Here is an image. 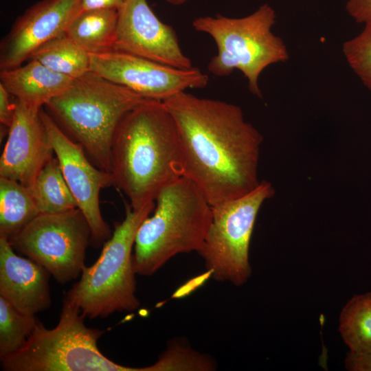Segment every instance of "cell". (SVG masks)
<instances>
[{
	"label": "cell",
	"mask_w": 371,
	"mask_h": 371,
	"mask_svg": "<svg viewBox=\"0 0 371 371\" xmlns=\"http://www.w3.org/2000/svg\"><path fill=\"white\" fill-rule=\"evenodd\" d=\"M346 9L356 22L371 23V0H348Z\"/></svg>",
	"instance_id": "obj_24"
},
{
	"label": "cell",
	"mask_w": 371,
	"mask_h": 371,
	"mask_svg": "<svg viewBox=\"0 0 371 371\" xmlns=\"http://www.w3.org/2000/svg\"><path fill=\"white\" fill-rule=\"evenodd\" d=\"M124 0H80L81 10L109 8L118 10Z\"/></svg>",
	"instance_id": "obj_27"
},
{
	"label": "cell",
	"mask_w": 371,
	"mask_h": 371,
	"mask_svg": "<svg viewBox=\"0 0 371 371\" xmlns=\"http://www.w3.org/2000/svg\"><path fill=\"white\" fill-rule=\"evenodd\" d=\"M38 320L24 313L0 295V357L15 353L27 343Z\"/></svg>",
	"instance_id": "obj_22"
},
{
	"label": "cell",
	"mask_w": 371,
	"mask_h": 371,
	"mask_svg": "<svg viewBox=\"0 0 371 371\" xmlns=\"http://www.w3.org/2000/svg\"><path fill=\"white\" fill-rule=\"evenodd\" d=\"M164 1L172 5H182L185 3L188 0H164Z\"/></svg>",
	"instance_id": "obj_28"
},
{
	"label": "cell",
	"mask_w": 371,
	"mask_h": 371,
	"mask_svg": "<svg viewBox=\"0 0 371 371\" xmlns=\"http://www.w3.org/2000/svg\"><path fill=\"white\" fill-rule=\"evenodd\" d=\"M73 80L33 59L23 65L1 69L0 73V84L15 100L36 109L63 93Z\"/></svg>",
	"instance_id": "obj_16"
},
{
	"label": "cell",
	"mask_w": 371,
	"mask_h": 371,
	"mask_svg": "<svg viewBox=\"0 0 371 371\" xmlns=\"http://www.w3.org/2000/svg\"><path fill=\"white\" fill-rule=\"evenodd\" d=\"M29 59L36 60L50 70L72 79L90 71V54L66 34L41 45Z\"/></svg>",
	"instance_id": "obj_19"
},
{
	"label": "cell",
	"mask_w": 371,
	"mask_h": 371,
	"mask_svg": "<svg viewBox=\"0 0 371 371\" xmlns=\"http://www.w3.org/2000/svg\"><path fill=\"white\" fill-rule=\"evenodd\" d=\"M346 368L350 371H371V353L349 352L345 359Z\"/></svg>",
	"instance_id": "obj_26"
},
{
	"label": "cell",
	"mask_w": 371,
	"mask_h": 371,
	"mask_svg": "<svg viewBox=\"0 0 371 371\" xmlns=\"http://www.w3.org/2000/svg\"><path fill=\"white\" fill-rule=\"evenodd\" d=\"M50 273L41 265L17 255L0 236V295L20 311L35 315L51 305Z\"/></svg>",
	"instance_id": "obj_15"
},
{
	"label": "cell",
	"mask_w": 371,
	"mask_h": 371,
	"mask_svg": "<svg viewBox=\"0 0 371 371\" xmlns=\"http://www.w3.org/2000/svg\"><path fill=\"white\" fill-rule=\"evenodd\" d=\"M39 214H52L77 208L57 158L53 157L27 187Z\"/></svg>",
	"instance_id": "obj_18"
},
{
	"label": "cell",
	"mask_w": 371,
	"mask_h": 371,
	"mask_svg": "<svg viewBox=\"0 0 371 371\" xmlns=\"http://www.w3.org/2000/svg\"><path fill=\"white\" fill-rule=\"evenodd\" d=\"M85 316L65 295L57 326L46 328L39 321L25 346L1 358L6 371H142L120 365L98 347L104 330L85 326Z\"/></svg>",
	"instance_id": "obj_7"
},
{
	"label": "cell",
	"mask_w": 371,
	"mask_h": 371,
	"mask_svg": "<svg viewBox=\"0 0 371 371\" xmlns=\"http://www.w3.org/2000/svg\"><path fill=\"white\" fill-rule=\"evenodd\" d=\"M40 115L64 178L89 223L91 241L98 247L111 237L110 228L102 216L99 196L102 189L113 186V177L91 164L82 146L69 138L43 108Z\"/></svg>",
	"instance_id": "obj_11"
},
{
	"label": "cell",
	"mask_w": 371,
	"mask_h": 371,
	"mask_svg": "<svg viewBox=\"0 0 371 371\" xmlns=\"http://www.w3.org/2000/svg\"><path fill=\"white\" fill-rule=\"evenodd\" d=\"M15 102L13 121L0 158V177L29 187L54 153L41 117L42 108Z\"/></svg>",
	"instance_id": "obj_14"
},
{
	"label": "cell",
	"mask_w": 371,
	"mask_h": 371,
	"mask_svg": "<svg viewBox=\"0 0 371 371\" xmlns=\"http://www.w3.org/2000/svg\"><path fill=\"white\" fill-rule=\"evenodd\" d=\"M276 21L273 8L265 3L244 17L201 16L192 25L210 36L216 45L218 52L210 60L208 71L216 76H227L238 69L247 78L249 91L262 98L258 83L262 72L289 58L283 40L271 30Z\"/></svg>",
	"instance_id": "obj_6"
},
{
	"label": "cell",
	"mask_w": 371,
	"mask_h": 371,
	"mask_svg": "<svg viewBox=\"0 0 371 371\" xmlns=\"http://www.w3.org/2000/svg\"><path fill=\"white\" fill-rule=\"evenodd\" d=\"M274 193L271 183L262 180L247 194L212 207V221L198 253L216 280L236 286L247 280L251 274L249 247L255 221L262 203Z\"/></svg>",
	"instance_id": "obj_8"
},
{
	"label": "cell",
	"mask_w": 371,
	"mask_h": 371,
	"mask_svg": "<svg viewBox=\"0 0 371 371\" xmlns=\"http://www.w3.org/2000/svg\"><path fill=\"white\" fill-rule=\"evenodd\" d=\"M11 95L0 84V122L8 129L10 127L15 111L16 102L12 103Z\"/></svg>",
	"instance_id": "obj_25"
},
{
	"label": "cell",
	"mask_w": 371,
	"mask_h": 371,
	"mask_svg": "<svg viewBox=\"0 0 371 371\" xmlns=\"http://www.w3.org/2000/svg\"><path fill=\"white\" fill-rule=\"evenodd\" d=\"M155 205L151 202L139 210L127 206L125 218L115 225L98 260L84 267L80 280L67 292L85 317H106L139 307L132 249L141 223Z\"/></svg>",
	"instance_id": "obj_5"
},
{
	"label": "cell",
	"mask_w": 371,
	"mask_h": 371,
	"mask_svg": "<svg viewBox=\"0 0 371 371\" xmlns=\"http://www.w3.org/2000/svg\"><path fill=\"white\" fill-rule=\"evenodd\" d=\"M80 10V0H42L27 9L1 41V70L21 65L41 45L66 34Z\"/></svg>",
	"instance_id": "obj_13"
},
{
	"label": "cell",
	"mask_w": 371,
	"mask_h": 371,
	"mask_svg": "<svg viewBox=\"0 0 371 371\" xmlns=\"http://www.w3.org/2000/svg\"><path fill=\"white\" fill-rule=\"evenodd\" d=\"M114 50L176 68L193 67L173 27L159 20L147 0H124L118 8Z\"/></svg>",
	"instance_id": "obj_12"
},
{
	"label": "cell",
	"mask_w": 371,
	"mask_h": 371,
	"mask_svg": "<svg viewBox=\"0 0 371 371\" xmlns=\"http://www.w3.org/2000/svg\"><path fill=\"white\" fill-rule=\"evenodd\" d=\"M163 102L178 131L183 176L197 186L212 207L259 185L262 136L245 120L240 106L186 91Z\"/></svg>",
	"instance_id": "obj_1"
},
{
	"label": "cell",
	"mask_w": 371,
	"mask_h": 371,
	"mask_svg": "<svg viewBox=\"0 0 371 371\" xmlns=\"http://www.w3.org/2000/svg\"><path fill=\"white\" fill-rule=\"evenodd\" d=\"M91 232L79 208L39 214L8 239L12 248L43 267L60 283L76 279Z\"/></svg>",
	"instance_id": "obj_9"
},
{
	"label": "cell",
	"mask_w": 371,
	"mask_h": 371,
	"mask_svg": "<svg viewBox=\"0 0 371 371\" xmlns=\"http://www.w3.org/2000/svg\"><path fill=\"white\" fill-rule=\"evenodd\" d=\"M117 26V10H81L70 23L66 34L91 54L114 50Z\"/></svg>",
	"instance_id": "obj_17"
},
{
	"label": "cell",
	"mask_w": 371,
	"mask_h": 371,
	"mask_svg": "<svg viewBox=\"0 0 371 371\" xmlns=\"http://www.w3.org/2000/svg\"><path fill=\"white\" fill-rule=\"evenodd\" d=\"M155 203L153 215L141 223L134 243V270L146 276L179 254L198 252L212 216L205 195L184 176L161 190Z\"/></svg>",
	"instance_id": "obj_4"
},
{
	"label": "cell",
	"mask_w": 371,
	"mask_h": 371,
	"mask_svg": "<svg viewBox=\"0 0 371 371\" xmlns=\"http://www.w3.org/2000/svg\"><path fill=\"white\" fill-rule=\"evenodd\" d=\"M90 59V71L148 100L164 101L209 82L208 75L199 68H176L116 50L91 54Z\"/></svg>",
	"instance_id": "obj_10"
},
{
	"label": "cell",
	"mask_w": 371,
	"mask_h": 371,
	"mask_svg": "<svg viewBox=\"0 0 371 371\" xmlns=\"http://www.w3.org/2000/svg\"><path fill=\"white\" fill-rule=\"evenodd\" d=\"M339 330L350 352L371 353V292L356 295L346 304Z\"/></svg>",
	"instance_id": "obj_21"
},
{
	"label": "cell",
	"mask_w": 371,
	"mask_h": 371,
	"mask_svg": "<svg viewBox=\"0 0 371 371\" xmlns=\"http://www.w3.org/2000/svg\"><path fill=\"white\" fill-rule=\"evenodd\" d=\"M110 159L113 186L134 210L154 202L161 190L183 176L178 131L163 101L146 100L124 115Z\"/></svg>",
	"instance_id": "obj_2"
},
{
	"label": "cell",
	"mask_w": 371,
	"mask_h": 371,
	"mask_svg": "<svg viewBox=\"0 0 371 371\" xmlns=\"http://www.w3.org/2000/svg\"><path fill=\"white\" fill-rule=\"evenodd\" d=\"M38 214L27 187L0 177V236L10 238Z\"/></svg>",
	"instance_id": "obj_20"
},
{
	"label": "cell",
	"mask_w": 371,
	"mask_h": 371,
	"mask_svg": "<svg viewBox=\"0 0 371 371\" xmlns=\"http://www.w3.org/2000/svg\"><path fill=\"white\" fill-rule=\"evenodd\" d=\"M146 99L89 71L45 106L63 131L99 168L111 173V147L124 115Z\"/></svg>",
	"instance_id": "obj_3"
},
{
	"label": "cell",
	"mask_w": 371,
	"mask_h": 371,
	"mask_svg": "<svg viewBox=\"0 0 371 371\" xmlns=\"http://www.w3.org/2000/svg\"><path fill=\"white\" fill-rule=\"evenodd\" d=\"M357 36L344 42V57L363 85L371 91V23Z\"/></svg>",
	"instance_id": "obj_23"
}]
</instances>
